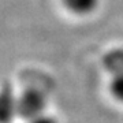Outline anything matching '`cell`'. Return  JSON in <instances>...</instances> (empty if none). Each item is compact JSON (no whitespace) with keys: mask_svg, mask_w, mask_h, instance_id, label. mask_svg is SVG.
<instances>
[{"mask_svg":"<svg viewBox=\"0 0 123 123\" xmlns=\"http://www.w3.org/2000/svg\"><path fill=\"white\" fill-rule=\"evenodd\" d=\"M104 67L111 74H118L123 71V49H114L104 57Z\"/></svg>","mask_w":123,"mask_h":123,"instance_id":"obj_4","label":"cell"},{"mask_svg":"<svg viewBox=\"0 0 123 123\" xmlns=\"http://www.w3.org/2000/svg\"><path fill=\"white\" fill-rule=\"evenodd\" d=\"M18 116V97L10 88L0 90V123H11Z\"/></svg>","mask_w":123,"mask_h":123,"instance_id":"obj_2","label":"cell"},{"mask_svg":"<svg viewBox=\"0 0 123 123\" xmlns=\"http://www.w3.org/2000/svg\"><path fill=\"white\" fill-rule=\"evenodd\" d=\"M62 1L66 10L79 17H86L93 14L100 4V0H62Z\"/></svg>","mask_w":123,"mask_h":123,"instance_id":"obj_3","label":"cell"},{"mask_svg":"<svg viewBox=\"0 0 123 123\" xmlns=\"http://www.w3.org/2000/svg\"><path fill=\"white\" fill-rule=\"evenodd\" d=\"M48 100L44 92L36 88L26 89L18 97V116L26 120L37 118L45 114Z\"/></svg>","mask_w":123,"mask_h":123,"instance_id":"obj_1","label":"cell"},{"mask_svg":"<svg viewBox=\"0 0 123 123\" xmlns=\"http://www.w3.org/2000/svg\"><path fill=\"white\" fill-rule=\"evenodd\" d=\"M27 123H57V122L55 118L44 114V115H40V116H37L34 119H31V120H27Z\"/></svg>","mask_w":123,"mask_h":123,"instance_id":"obj_6","label":"cell"},{"mask_svg":"<svg viewBox=\"0 0 123 123\" xmlns=\"http://www.w3.org/2000/svg\"><path fill=\"white\" fill-rule=\"evenodd\" d=\"M110 92L116 100L123 103V71L112 75L110 82Z\"/></svg>","mask_w":123,"mask_h":123,"instance_id":"obj_5","label":"cell"}]
</instances>
